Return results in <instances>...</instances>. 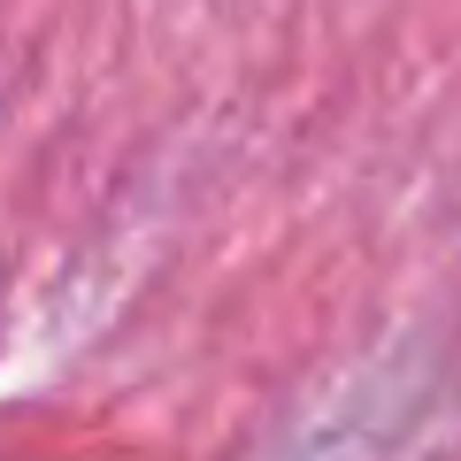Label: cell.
Returning <instances> with one entry per match:
<instances>
[{
  "label": "cell",
  "instance_id": "6da1fadb",
  "mask_svg": "<svg viewBox=\"0 0 461 461\" xmlns=\"http://www.w3.org/2000/svg\"><path fill=\"white\" fill-rule=\"evenodd\" d=\"M0 293H8V277H0Z\"/></svg>",
  "mask_w": 461,
  "mask_h": 461
}]
</instances>
